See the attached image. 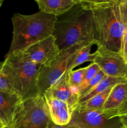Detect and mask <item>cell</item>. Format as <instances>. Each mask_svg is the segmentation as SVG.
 Masks as SVG:
<instances>
[{
	"label": "cell",
	"mask_w": 127,
	"mask_h": 128,
	"mask_svg": "<svg viewBox=\"0 0 127 128\" xmlns=\"http://www.w3.org/2000/svg\"><path fill=\"white\" fill-rule=\"evenodd\" d=\"M93 15L96 45L120 52L127 27L120 11L119 0H84Z\"/></svg>",
	"instance_id": "obj_2"
},
{
	"label": "cell",
	"mask_w": 127,
	"mask_h": 128,
	"mask_svg": "<svg viewBox=\"0 0 127 128\" xmlns=\"http://www.w3.org/2000/svg\"><path fill=\"white\" fill-rule=\"evenodd\" d=\"M2 65H3V62H0V91L15 92L9 82L8 80L5 77L2 72Z\"/></svg>",
	"instance_id": "obj_21"
},
{
	"label": "cell",
	"mask_w": 127,
	"mask_h": 128,
	"mask_svg": "<svg viewBox=\"0 0 127 128\" xmlns=\"http://www.w3.org/2000/svg\"><path fill=\"white\" fill-rule=\"evenodd\" d=\"M112 88L109 89L105 92L97 95L85 102L78 104L77 108L83 110H92V111H98L102 112L103 104Z\"/></svg>",
	"instance_id": "obj_17"
},
{
	"label": "cell",
	"mask_w": 127,
	"mask_h": 128,
	"mask_svg": "<svg viewBox=\"0 0 127 128\" xmlns=\"http://www.w3.org/2000/svg\"><path fill=\"white\" fill-rule=\"evenodd\" d=\"M125 79H126V82H125L126 90H127V76H126V77H125Z\"/></svg>",
	"instance_id": "obj_27"
},
{
	"label": "cell",
	"mask_w": 127,
	"mask_h": 128,
	"mask_svg": "<svg viewBox=\"0 0 127 128\" xmlns=\"http://www.w3.org/2000/svg\"><path fill=\"white\" fill-rule=\"evenodd\" d=\"M51 121L44 96L38 95L21 102L12 126L14 128H47Z\"/></svg>",
	"instance_id": "obj_5"
},
{
	"label": "cell",
	"mask_w": 127,
	"mask_h": 128,
	"mask_svg": "<svg viewBox=\"0 0 127 128\" xmlns=\"http://www.w3.org/2000/svg\"><path fill=\"white\" fill-rule=\"evenodd\" d=\"M42 66L25 60L19 52L6 55L2 71L22 101L38 96V76Z\"/></svg>",
	"instance_id": "obj_4"
},
{
	"label": "cell",
	"mask_w": 127,
	"mask_h": 128,
	"mask_svg": "<svg viewBox=\"0 0 127 128\" xmlns=\"http://www.w3.org/2000/svg\"><path fill=\"white\" fill-rule=\"evenodd\" d=\"M90 43V42H89ZM88 44L82 42L61 51L57 58L49 65L42 66L38 76L39 94L43 96L45 91L53 86L64 74L70 56L77 50Z\"/></svg>",
	"instance_id": "obj_6"
},
{
	"label": "cell",
	"mask_w": 127,
	"mask_h": 128,
	"mask_svg": "<svg viewBox=\"0 0 127 128\" xmlns=\"http://www.w3.org/2000/svg\"><path fill=\"white\" fill-rule=\"evenodd\" d=\"M57 17L41 11L32 14L16 13L11 18L12 38L6 55L20 52L27 46L53 34Z\"/></svg>",
	"instance_id": "obj_3"
},
{
	"label": "cell",
	"mask_w": 127,
	"mask_h": 128,
	"mask_svg": "<svg viewBox=\"0 0 127 128\" xmlns=\"http://www.w3.org/2000/svg\"><path fill=\"white\" fill-rule=\"evenodd\" d=\"M22 100L16 92L0 91V119L4 127L12 126Z\"/></svg>",
	"instance_id": "obj_12"
},
{
	"label": "cell",
	"mask_w": 127,
	"mask_h": 128,
	"mask_svg": "<svg viewBox=\"0 0 127 128\" xmlns=\"http://www.w3.org/2000/svg\"><path fill=\"white\" fill-rule=\"evenodd\" d=\"M120 53L127 63V28H126L125 32L122 39Z\"/></svg>",
	"instance_id": "obj_24"
},
{
	"label": "cell",
	"mask_w": 127,
	"mask_h": 128,
	"mask_svg": "<svg viewBox=\"0 0 127 128\" xmlns=\"http://www.w3.org/2000/svg\"><path fill=\"white\" fill-rule=\"evenodd\" d=\"M14 128V126H7V127H4V128Z\"/></svg>",
	"instance_id": "obj_29"
},
{
	"label": "cell",
	"mask_w": 127,
	"mask_h": 128,
	"mask_svg": "<svg viewBox=\"0 0 127 128\" xmlns=\"http://www.w3.org/2000/svg\"><path fill=\"white\" fill-rule=\"evenodd\" d=\"M93 62L105 76L113 78H125L127 63L120 52L107 50L103 46L97 47Z\"/></svg>",
	"instance_id": "obj_8"
},
{
	"label": "cell",
	"mask_w": 127,
	"mask_h": 128,
	"mask_svg": "<svg viewBox=\"0 0 127 128\" xmlns=\"http://www.w3.org/2000/svg\"><path fill=\"white\" fill-rule=\"evenodd\" d=\"M47 128H78L74 124L72 123L71 122H70L68 124L66 125H57L56 124L54 123L52 121H51L49 123L48 126H47Z\"/></svg>",
	"instance_id": "obj_25"
},
{
	"label": "cell",
	"mask_w": 127,
	"mask_h": 128,
	"mask_svg": "<svg viewBox=\"0 0 127 128\" xmlns=\"http://www.w3.org/2000/svg\"><path fill=\"white\" fill-rule=\"evenodd\" d=\"M100 70L98 66L95 62H92L90 64L87 66V71L85 74L83 82H82L81 86L77 89V91L85 87L94 78V76L99 72Z\"/></svg>",
	"instance_id": "obj_20"
},
{
	"label": "cell",
	"mask_w": 127,
	"mask_h": 128,
	"mask_svg": "<svg viewBox=\"0 0 127 128\" xmlns=\"http://www.w3.org/2000/svg\"><path fill=\"white\" fill-rule=\"evenodd\" d=\"M105 76V74L102 72L101 70H100L99 72L94 76L93 79L86 85L85 87H83V88L81 89V90H78L77 91V93H78V96H79L80 98H82V96H85V94H87L88 92H89L90 91H92L100 82L102 80V79Z\"/></svg>",
	"instance_id": "obj_19"
},
{
	"label": "cell",
	"mask_w": 127,
	"mask_h": 128,
	"mask_svg": "<svg viewBox=\"0 0 127 128\" xmlns=\"http://www.w3.org/2000/svg\"><path fill=\"white\" fill-rule=\"evenodd\" d=\"M25 60L41 66H46L52 63L61 52L56 43V38L49 36L34 43L20 51Z\"/></svg>",
	"instance_id": "obj_7"
},
{
	"label": "cell",
	"mask_w": 127,
	"mask_h": 128,
	"mask_svg": "<svg viewBox=\"0 0 127 128\" xmlns=\"http://www.w3.org/2000/svg\"><path fill=\"white\" fill-rule=\"evenodd\" d=\"M123 128V127H122V128Z\"/></svg>",
	"instance_id": "obj_30"
},
{
	"label": "cell",
	"mask_w": 127,
	"mask_h": 128,
	"mask_svg": "<svg viewBox=\"0 0 127 128\" xmlns=\"http://www.w3.org/2000/svg\"><path fill=\"white\" fill-rule=\"evenodd\" d=\"M52 35L61 51L82 42L96 44L93 15L84 0H79L69 11L57 17Z\"/></svg>",
	"instance_id": "obj_1"
},
{
	"label": "cell",
	"mask_w": 127,
	"mask_h": 128,
	"mask_svg": "<svg viewBox=\"0 0 127 128\" xmlns=\"http://www.w3.org/2000/svg\"><path fill=\"white\" fill-rule=\"evenodd\" d=\"M43 96L48 108L51 121L57 125L68 124L72 117L68 105L64 101L53 97L48 90L45 91Z\"/></svg>",
	"instance_id": "obj_11"
},
{
	"label": "cell",
	"mask_w": 127,
	"mask_h": 128,
	"mask_svg": "<svg viewBox=\"0 0 127 128\" xmlns=\"http://www.w3.org/2000/svg\"><path fill=\"white\" fill-rule=\"evenodd\" d=\"M87 67L82 68L76 70H72L68 72V82L72 88L77 91L81 86L84 78Z\"/></svg>",
	"instance_id": "obj_18"
},
{
	"label": "cell",
	"mask_w": 127,
	"mask_h": 128,
	"mask_svg": "<svg viewBox=\"0 0 127 128\" xmlns=\"http://www.w3.org/2000/svg\"><path fill=\"white\" fill-rule=\"evenodd\" d=\"M125 78H113L105 76L92 91L80 98L78 104L85 102L94 96L100 94L109 89L112 88L118 84L125 83Z\"/></svg>",
	"instance_id": "obj_16"
},
{
	"label": "cell",
	"mask_w": 127,
	"mask_h": 128,
	"mask_svg": "<svg viewBox=\"0 0 127 128\" xmlns=\"http://www.w3.org/2000/svg\"><path fill=\"white\" fill-rule=\"evenodd\" d=\"M2 2H3V1H2V0H0V8H1V6H2Z\"/></svg>",
	"instance_id": "obj_28"
},
{
	"label": "cell",
	"mask_w": 127,
	"mask_h": 128,
	"mask_svg": "<svg viewBox=\"0 0 127 128\" xmlns=\"http://www.w3.org/2000/svg\"><path fill=\"white\" fill-rule=\"evenodd\" d=\"M40 11L58 17L69 11L79 0H35Z\"/></svg>",
	"instance_id": "obj_14"
},
{
	"label": "cell",
	"mask_w": 127,
	"mask_h": 128,
	"mask_svg": "<svg viewBox=\"0 0 127 128\" xmlns=\"http://www.w3.org/2000/svg\"><path fill=\"white\" fill-rule=\"evenodd\" d=\"M127 99V91L125 83L115 85L107 97L102 112L108 119L117 118L118 110Z\"/></svg>",
	"instance_id": "obj_13"
},
{
	"label": "cell",
	"mask_w": 127,
	"mask_h": 128,
	"mask_svg": "<svg viewBox=\"0 0 127 128\" xmlns=\"http://www.w3.org/2000/svg\"><path fill=\"white\" fill-rule=\"evenodd\" d=\"M47 90L53 97L65 102L68 105L72 114L78 106L80 97L77 91L70 86L68 72H65L57 82Z\"/></svg>",
	"instance_id": "obj_10"
},
{
	"label": "cell",
	"mask_w": 127,
	"mask_h": 128,
	"mask_svg": "<svg viewBox=\"0 0 127 128\" xmlns=\"http://www.w3.org/2000/svg\"><path fill=\"white\" fill-rule=\"evenodd\" d=\"M93 44V42H90L73 52L67 62L66 72H70L73 68L85 62L90 61L93 62L95 58V52L91 54L90 51Z\"/></svg>",
	"instance_id": "obj_15"
},
{
	"label": "cell",
	"mask_w": 127,
	"mask_h": 128,
	"mask_svg": "<svg viewBox=\"0 0 127 128\" xmlns=\"http://www.w3.org/2000/svg\"><path fill=\"white\" fill-rule=\"evenodd\" d=\"M119 6L122 21L127 28V0H119Z\"/></svg>",
	"instance_id": "obj_23"
},
{
	"label": "cell",
	"mask_w": 127,
	"mask_h": 128,
	"mask_svg": "<svg viewBox=\"0 0 127 128\" xmlns=\"http://www.w3.org/2000/svg\"><path fill=\"white\" fill-rule=\"evenodd\" d=\"M117 118L119 119L122 126L127 128V99L118 110Z\"/></svg>",
	"instance_id": "obj_22"
},
{
	"label": "cell",
	"mask_w": 127,
	"mask_h": 128,
	"mask_svg": "<svg viewBox=\"0 0 127 128\" xmlns=\"http://www.w3.org/2000/svg\"><path fill=\"white\" fill-rule=\"evenodd\" d=\"M70 122L78 128H121L118 118L108 119L102 112L76 108L72 114Z\"/></svg>",
	"instance_id": "obj_9"
},
{
	"label": "cell",
	"mask_w": 127,
	"mask_h": 128,
	"mask_svg": "<svg viewBox=\"0 0 127 128\" xmlns=\"http://www.w3.org/2000/svg\"><path fill=\"white\" fill-rule=\"evenodd\" d=\"M4 128V126L3 125V124H2L1 119H0V128Z\"/></svg>",
	"instance_id": "obj_26"
}]
</instances>
